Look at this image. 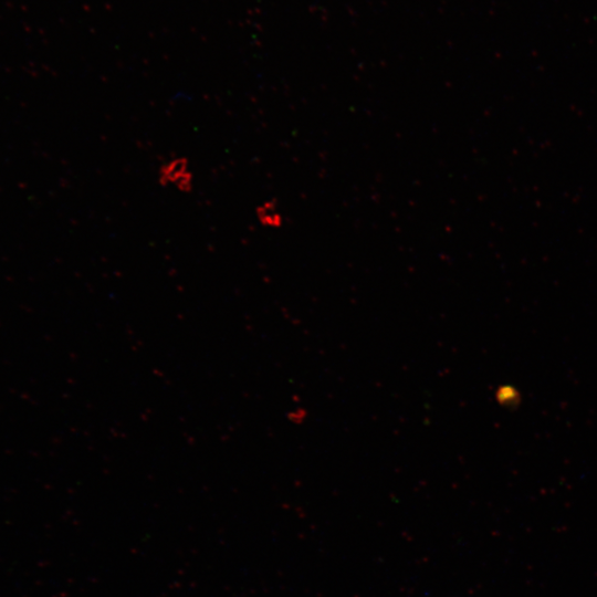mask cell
<instances>
[{
    "instance_id": "obj_1",
    "label": "cell",
    "mask_w": 597,
    "mask_h": 597,
    "mask_svg": "<svg viewBox=\"0 0 597 597\" xmlns=\"http://www.w3.org/2000/svg\"><path fill=\"white\" fill-rule=\"evenodd\" d=\"M157 181L167 189L189 193L195 187V171L188 157L174 155L164 159L157 168Z\"/></svg>"
},
{
    "instance_id": "obj_2",
    "label": "cell",
    "mask_w": 597,
    "mask_h": 597,
    "mask_svg": "<svg viewBox=\"0 0 597 597\" xmlns=\"http://www.w3.org/2000/svg\"><path fill=\"white\" fill-rule=\"evenodd\" d=\"M254 217L260 227L269 230L282 228L285 221L283 210L274 199L261 201L254 209Z\"/></svg>"
}]
</instances>
